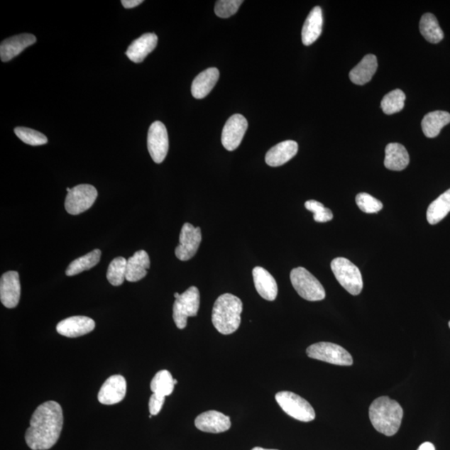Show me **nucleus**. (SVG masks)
<instances>
[{"label":"nucleus","mask_w":450,"mask_h":450,"mask_svg":"<svg viewBox=\"0 0 450 450\" xmlns=\"http://www.w3.org/2000/svg\"><path fill=\"white\" fill-rule=\"evenodd\" d=\"M404 410L398 402L382 396L373 402L370 407V419L373 427L386 437L398 432Z\"/></svg>","instance_id":"2"},{"label":"nucleus","mask_w":450,"mask_h":450,"mask_svg":"<svg viewBox=\"0 0 450 450\" xmlns=\"http://www.w3.org/2000/svg\"><path fill=\"white\" fill-rule=\"evenodd\" d=\"M304 206L309 212L314 213V219L316 222L326 223L333 219L334 215L331 210L324 207V204L318 201L308 200Z\"/></svg>","instance_id":"34"},{"label":"nucleus","mask_w":450,"mask_h":450,"mask_svg":"<svg viewBox=\"0 0 450 450\" xmlns=\"http://www.w3.org/2000/svg\"><path fill=\"white\" fill-rule=\"evenodd\" d=\"M417 450H435V447L432 443L425 442L421 444Z\"/></svg>","instance_id":"39"},{"label":"nucleus","mask_w":450,"mask_h":450,"mask_svg":"<svg viewBox=\"0 0 450 450\" xmlns=\"http://www.w3.org/2000/svg\"><path fill=\"white\" fill-rule=\"evenodd\" d=\"M277 403L290 417L302 422L315 419V412L309 402L293 392L281 391L275 395Z\"/></svg>","instance_id":"6"},{"label":"nucleus","mask_w":450,"mask_h":450,"mask_svg":"<svg viewBox=\"0 0 450 450\" xmlns=\"http://www.w3.org/2000/svg\"><path fill=\"white\" fill-rule=\"evenodd\" d=\"M121 3L124 8L132 9L140 6L143 3V0H123Z\"/></svg>","instance_id":"38"},{"label":"nucleus","mask_w":450,"mask_h":450,"mask_svg":"<svg viewBox=\"0 0 450 450\" xmlns=\"http://www.w3.org/2000/svg\"><path fill=\"white\" fill-rule=\"evenodd\" d=\"M64 416L55 401H47L33 412L26 441L32 450H48L58 441L63 429Z\"/></svg>","instance_id":"1"},{"label":"nucleus","mask_w":450,"mask_h":450,"mask_svg":"<svg viewBox=\"0 0 450 450\" xmlns=\"http://www.w3.org/2000/svg\"><path fill=\"white\" fill-rule=\"evenodd\" d=\"M419 31L424 39L432 44H438L444 39V33L437 17L432 13H425L419 22Z\"/></svg>","instance_id":"28"},{"label":"nucleus","mask_w":450,"mask_h":450,"mask_svg":"<svg viewBox=\"0 0 450 450\" xmlns=\"http://www.w3.org/2000/svg\"><path fill=\"white\" fill-rule=\"evenodd\" d=\"M98 197V191L90 185H79L70 189L66 196L65 207L72 215H78L92 207Z\"/></svg>","instance_id":"9"},{"label":"nucleus","mask_w":450,"mask_h":450,"mask_svg":"<svg viewBox=\"0 0 450 450\" xmlns=\"http://www.w3.org/2000/svg\"><path fill=\"white\" fill-rule=\"evenodd\" d=\"M331 270L339 283L352 295H358L363 290L360 270L346 258L339 257L331 262Z\"/></svg>","instance_id":"4"},{"label":"nucleus","mask_w":450,"mask_h":450,"mask_svg":"<svg viewBox=\"0 0 450 450\" xmlns=\"http://www.w3.org/2000/svg\"><path fill=\"white\" fill-rule=\"evenodd\" d=\"M95 322L86 316H73L62 320L57 324L56 330L60 334L68 338H77L92 332Z\"/></svg>","instance_id":"16"},{"label":"nucleus","mask_w":450,"mask_h":450,"mask_svg":"<svg viewBox=\"0 0 450 450\" xmlns=\"http://www.w3.org/2000/svg\"><path fill=\"white\" fill-rule=\"evenodd\" d=\"M450 212V189L430 204L427 210V220L430 224H437Z\"/></svg>","instance_id":"27"},{"label":"nucleus","mask_w":450,"mask_h":450,"mask_svg":"<svg viewBox=\"0 0 450 450\" xmlns=\"http://www.w3.org/2000/svg\"><path fill=\"white\" fill-rule=\"evenodd\" d=\"M253 278L258 295L263 299L274 301L278 295V285L275 278L260 266L253 270Z\"/></svg>","instance_id":"20"},{"label":"nucleus","mask_w":450,"mask_h":450,"mask_svg":"<svg viewBox=\"0 0 450 450\" xmlns=\"http://www.w3.org/2000/svg\"><path fill=\"white\" fill-rule=\"evenodd\" d=\"M219 79V71L216 68H209L197 75L191 87V92L195 99H204L212 92Z\"/></svg>","instance_id":"22"},{"label":"nucleus","mask_w":450,"mask_h":450,"mask_svg":"<svg viewBox=\"0 0 450 450\" xmlns=\"http://www.w3.org/2000/svg\"><path fill=\"white\" fill-rule=\"evenodd\" d=\"M405 94L400 89H395L387 94L381 101V109L386 114L400 112L405 107Z\"/></svg>","instance_id":"32"},{"label":"nucleus","mask_w":450,"mask_h":450,"mask_svg":"<svg viewBox=\"0 0 450 450\" xmlns=\"http://www.w3.org/2000/svg\"><path fill=\"white\" fill-rule=\"evenodd\" d=\"M450 123V114L446 111L430 112L424 117L422 124L424 136L428 138H435L439 135L441 129Z\"/></svg>","instance_id":"26"},{"label":"nucleus","mask_w":450,"mask_h":450,"mask_svg":"<svg viewBox=\"0 0 450 450\" xmlns=\"http://www.w3.org/2000/svg\"><path fill=\"white\" fill-rule=\"evenodd\" d=\"M323 13L319 6L310 11L302 28V41L306 46L311 45L319 39L322 33Z\"/></svg>","instance_id":"21"},{"label":"nucleus","mask_w":450,"mask_h":450,"mask_svg":"<svg viewBox=\"0 0 450 450\" xmlns=\"http://www.w3.org/2000/svg\"><path fill=\"white\" fill-rule=\"evenodd\" d=\"M100 258H101V251L99 250L91 251L88 253L87 255L71 262L69 267L67 268L65 274L67 276H74L84 271L90 270L91 268L99 264Z\"/></svg>","instance_id":"29"},{"label":"nucleus","mask_w":450,"mask_h":450,"mask_svg":"<svg viewBox=\"0 0 450 450\" xmlns=\"http://www.w3.org/2000/svg\"><path fill=\"white\" fill-rule=\"evenodd\" d=\"M194 424L203 432L212 434L223 433L231 427V418L215 410L204 412L195 419Z\"/></svg>","instance_id":"15"},{"label":"nucleus","mask_w":450,"mask_h":450,"mask_svg":"<svg viewBox=\"0 0 450 450\" xmlns=\"http://www.w3.org/2000/svg\"><path fill=\"white\" fill-rule=\"evenodd\" d=\"M175 380L168 371L158 372L150 384V389L154 394L164 397L169 396L175 389Z\"/></svg>","instance_id":"30"},{"label":"nucleus","mask_w":450,"mask_h":450,"mask_svg":"<svg viewBox=\"0 0 450 450\" xmlns=\"http://www.w3.org/2000/svg\"><path fill=\"white\" fill-rule=\"evenodd\" d=\"M21 286L16 271L4 273L0 280V300L8 309L16 308L20 302Z\"/></svg>","instance_id":"13"},{"label":"nucleus","mask_w":450,"mask_h":450,"mask_svg":"<svg viewBox=\"0 0 450 450\" xmlns=\"http://www.w3.org/2000/svg\"><path fill=\"white\" fill-rule=\"evenodd\" d=\"M409 164L410 155L405 146L398 143H391L386 146L385 166L388 170H404Z\"/></svg>","instance_id":"24"},{"label":"nucleus","mask_w":450,"mask_h":450,"mask_svg":"<svg viewBox=\"0 0 450 450\" xmlns=\"http://www.w3.org/2000/svg\"><path fill=\"white\" fill-rule=\"evenodd\" d=\"M14 133L21 141L26 145L40 146L46 145L48 138L42 133L30 128L18 127L14 128Z\"/></svg>","instance_id":"33"},{"label":"nucleus","mask_w":450,"mask_h":450,"mask_svg":"<svg viewBox=\"0 0 450 450\" xmlns=\"http://www.w3.org/2000/svg\"><path fill=\"white\" fill-rule=\"evenodd\" d=\"M251 450H277V449H263V448H260V447H256V448H253Z\"/></svg>","instance_id":"40"},{"label":"nucleus","mask_w":450,"mask_h":450,"mask_svg":"<svg viewBox=\"0 0 450 450\" xmlns=\"http://www.w3.org/2000/svg\"><path fill=\"white\" fill-rule=\"evenodd\" d=\"M201 241H202L201 229L195 228L190 223H185L180 234L179 246L175 248L176 257L181 261L191 260L197 253Z\"/></svg>","instance_id":"11"},{"label":"nucleus","mask_w":450,"mask_h":450,"mask_svg":"<svg viewBox=\"0 0 450 450\" xmlns=\"http://www.w3.org/2000/svg\"><path fill=\"white\" fill-rule=\"evenodd\" d=\"M449 328H450V322H449Z\"/></svg>","instance_id":"42"},{"label":"nucleus","mask_w":450,"mask_h":450,"mask_svg":"<svg viewBox=\"0 0 450 450\" xmlns=\"http://www.w3.org/2000/svg\"><path fill=\"white\" fill-rule=\"evenodd\" d=\"M158 36L154 33H147L132 42L126 53L128 58L133 63L140 64L155 49Z\"/></svg>","instance_id":"18"},{"label":"nucleus","mask_w":450,"mask_h":450,"mask_svg":"<svg viewBox=\"0 0 450 450\" xmlns=\"http://www.w3.org/2000/svg\"><path fill=\"white\" fill-rule=\"evenodd\" d=\"M180 296V294H178V293H175V300H176V299H178Z\"/></svg>","instance_id":"41"},{"label":"nucleus","mask_w":450,"mask_h":450,"mask_svg":"<svg viewBox=\"0 0 450 450\" xmlns=\"http://www.w3.org/2000/svg\"><path fill=\"white\" fill-rule=\"evenodd\" d=\"M298 143L293 141H286L278 143L267 152L265 162L271 167H279L286 164L298 153Z\"/></svg>","instance_id":"19"},{"label":"nucleus","mask_w":450,"mask_h":450,"mask_svg":"<svg viewBox=\"0 0 450 450\" xmlns=\"http://www.w3.org/2000/svg\"><path fill=\"white\" fill-rule=\"evenodd\" d=\"M290 280L297 293L306 300L320 301L326 296L320 282L303 267L291 271Z\"/></svg>","instance_id":"5"},{"label":"nucleus","mask_w":450,"mask_h":450,"mask_svg":"<svg viewBox=\"0 0 450 450\" xmlns=\"http://www.w3.org/2000/svg\"><path fill=\"white\" fill-rule=\"evenodd\" d=\"M378 68V61L375 55H368L363 57L349 73V79L353 84L363 85L370 82Z\"/></svg>","instance_id":"25"},{"label":"nucleus","mask_w":450,"mask_h":450,"mask_svg":"<svg viewBox=\"0 0 450 450\" xmlns=\"http://www.w3.org/2000/svg\"><path fill=\"white\" fill-rule=\"evenodd\" d=\"M356 200L358 207L367 214L378 213L383 209L380 201L367 193L358 194Z\"/></svg>","instance_id":"36"},{"label":"nucleus","mask_w":450,"mask_h":450,"mask_svg":"<svg viewBox=\"0 0 450 450\" xmlns=\"http://www.w3.org/2000/svg\"><path fill=\"white\" fill-rule=\"evenodd\" d=\"M200 304L199 291L197 287L190 288L176 299L173 306V319L177 328L184 329L189 317L198 314Z\"/></svg>","instance_id":"8"},{"label":"nucleus","mask_w":450,"mask_h":450,"mask_svg":"<svg viewBox=\"0 0 450 450\" xmlns=\"http://www.w3.org/2000/svg\"><path fill=\"white\" fill-rule=\"evenodd\" d=\"M150 268V260L148 253L140 251L128 258L126 266V280L128 282L140 281L147 275V270Z\"/></svg>","instance_id":"23"},{"label":"nucleus","mask_w":450,"mask_h":450,"mask_svg":"<svg viewBox=\"0 0 450 450\" xmlns=\"http://www.w3.org/2000/svg\"><path fill=\"white\" fill-rule=\"evenodd\" d=\"M127 260L117 257L110 263L107 271V280L114 286H121L126 280Z\"/></svg>","instance_id":"31"},{"label":"nucleus","mask_w":450,"mask_h":450,"mask_svg":"<svg viewBox=\"0 0 450 450\" xmlns=\"http://www.w3.org/2000/svg\"><path fill=\"white\" fill-rule=\"evenodd\" d=\"M243 3V0H219L215 4V14L222 18L231 17L238 12Z\"/></svg>","instance_id":"35"},{"label":"nucleus","mask_w":450,"mask_h":450,"mask_svg":"<svg viewBox=\"0 0 450 450\" xmlns=\"http://www.w3.org/2000/svg\"><path fill=\"white\" fill-rule=\"evenodd\" d=\"M307 356L320 361H324L335 366H351L353 361L351 354L346 349L333 343L320 342L310 346L307 351Z\"/></svg>","instance_id":"7"},{"label":"nucleus","mask_w":450,"mask_h":450,"mask_svg":"<svg viewBox=\"0 0 450 450\" xmlns=\"http://www.w3.org/2000/svg\"><path fill=\"white\" fill-rule=\"evenodd\" d=\"M36 37L31 33H22L9 38L4 40L0 45V57L3 62H8L18 56L26 48L35 44Z\"/></svg>","instance_id":"17"},{"label":"nucleus","mask_w":450,"mask_h":450,"mask_svg":"<svg viewBox=\"0 0 450 450\" xmlns=\"http://www.w3.org/2000/svg\"><path fill=\"white\" fill-rule=\"evenodd\" d=\"M243 303L231 294L220 295L215 301L212 311V322L220 334L228 335L236 331L241 323Z\"/></svg>","instance_id":"3"},{"label":"nucleus","mask_w":450,"mask_h":450,"mask_svg":"<svg viewBox=\"0 0 450 450\" xmlns=\"http://www.w3.org/2000/svg\"><path fill=\"white\" fill-rule=\"evenodd\" d=\"M126 380L122 375H113L104 383L98 395L100 403L113 405L121 402L126 395Z\"/></svg>","instance_id":"14"},{"label":"nucleus","mask_w":450,"mask_h":450,"mask_svg":"<svg viewBox=\"0 0 450 450\" xmlns=\"http://www.w3.org/2000/svg\"><path fill=\"white\" fill-rule=\"evenodd\" d=\"M165 401V397L153 394L148 402V409H150V415L153 416L159 415Z\"/></svg>","instance_id":"37"},{"label":"nucleus","mask_w":450,"mask_h":450,"mask_svg":"<svg viewBox=\"0 0 450 450\" xmlns=\"http://www.w3.org/2000/svg\"><path fill=\"white\" fill-rule=\"evenodd\" d=\"M148 153L156 164H161L165 160L169 151V136L164 124L160 121L153 123L148 133Z\"/></svg>","instance_id":"10"},{"label":"nucleus","mask_w":450,"mask_h":450,"mask_svg":"<svg viewBox=\"0 0 450 450\" xmlns=\"http://www.w3.org/2000/svg\"><path fill=\"white\" fill-rule=\"evenodd\" d=\"M248 128L247 119L241 114H234L228 119L223 128L222 145L228 151L236 150L241 146Z\"/></svg>","instance_id":"12"}]
</instances>
